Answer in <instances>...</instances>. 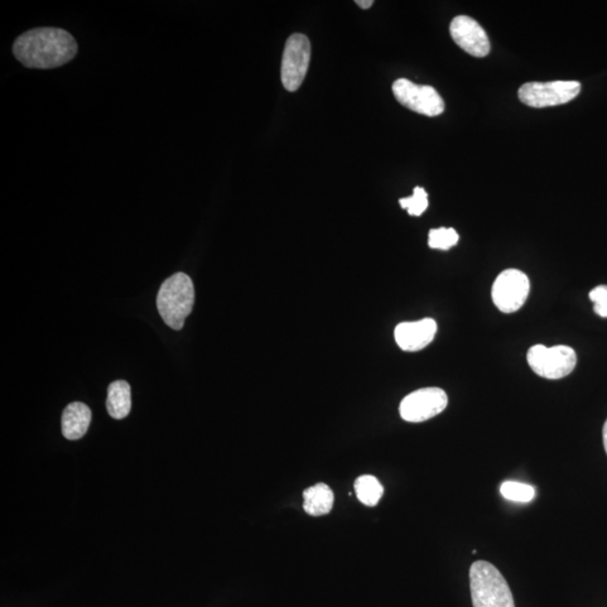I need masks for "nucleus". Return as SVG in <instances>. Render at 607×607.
<instances>
[{
  "label": "nucleus",
  "instance_id": "obj_7",
  "mask_svg": "<svg viewBox=\"0 0 607 607\" xmlns=\"http://www.w3.org/2000/svg\"><path fill=\"white\" fill-rule=\"evenodd\" d=\"M393 93L399 104L417 114L435 118L445 110V101L431 86L417 85L402 78L393 84Z\"/></svg>",
  "mask_w": 607,
  "mask_h": 607
},
{
  "label": "nucleus",
  "instance_id": "obj_12",
  "mask_svg": "<svg viewBox=\"0 0 607 607\" xmlns=\"http://www.w3.org/2000/svg\"><path fill=\"white\" fill-rule=\"evenodd\" d=\"M90 422V408L84 403H71L67 405L64 413H62V435L67 440H79L88 431Z\"/></svg>",
  "mask_w": 607,
  "mask_h": 607
},
{
  "label": "nucleus",
  "instance_id": "obj_3",
  "mask_svg": "<svg viewBox=\"0 0 607 607\" xmlns=\"http://www.w3.org/2000/svg\"><path fill=\"white\" fill-rule=\"evenodd\" d=\"M469 578L474 607H515L508 581L491 563L483 561L472 563Z\"/></svg>",
  "mask_w": 607,
  "mask_h": 607
},
{
  "label": "nucleus",
  "instance_id": "obj_20",
  "mask_svg": "<svg viewBox=\"0 0 607 607\" xmlns=\"http://www.w3.org/2000/svg\"><path fill=\"white\" fill-rule=\"evenodd\" d=\"M355 4L358 5L360 8L368 9L373 6L374 2L373 0H358Z\"/></svg>",
  "mask_w": 607,
  "mask_h": 607
},
{
  "label": "nucleus",
  "instance_id": "obj_10",
  "mask_svg": "<svg viewBox=\"0 0 607 607\" xmlns=\"http://www.w3.org/2000/svg\"><path fill=\"white\" fill-rule=\"evenodd\" d=\"M450 34L456 45L468 55L476 57L489 56L490 43L488 33L474 18L465 15L455 17L450 24Z\"/></svg>",
  "mask_w": 607,
  "mask_h": 607
},
{
  "label": "nucleus",
  "instance_id": "obj_11",
  "mask_svg": "<svg viewBox=\"0 0 607 607\" xmlns=\"http://www.w3.org/2000/svg\"><path fill=\"white\" fill-rule=\"evenodd\" d=\"M437 331V323L432 319L404 322L395 329V340L402 350L407 351V353H417L431 344Z\"/></svg>",
  "mask_w": 607,
  "mask_h": 607
},
{
  "label": "nucleus",
  "instance_id": "obj_19",
  "mask_svg": "<svg viewBox=\"0 0 607 607\" xmlns=\"http://www.w3.org/2000/svg\"><path fill=\"white\" fill-rule=\"evenodd\" d=\"M590 300L594 303V311L597 315L607 319V286L601 285L590 293Z\"/></svg>",
  "mask_w": 607,
  "mask_h": 607
},
{
  "label": "nucleus",
  "instance_id": "obj_15",
  "mask_svg": "<svg viewBox=\"0 0 607 607\" xmlns=\"http://www.w3.org/2000/svg\"><path fill=\"white\" fill-rule=\"evenodd\" d=\"M355 490L360 502L370 508L377 505L384 495L383 485L375 476L371 475H364L356 478Z\"/></svg>",
  "mask_w": 607,
  "mask_h": 607
},
{
  "label": "nucleus",
  "instance_id": "obj_13",
  "mask_svg": "<svg viewBox=\"0 0 607 607\" xmlns=\"http://www.w3.org/2000/svg\"><path fill=\"white\" fill-rule=\"evenodd\" d=\"M106 407L115 420H123L131 412V386L125 380H117L109 385Z\"/></svg>",
  "mask_w": 607,
  "mask_h": 607
},
{
  "label": "nucleus",
  "instance_id": "obj_14",
  "mask_svg": "<svg viewBox=\"0 0 607 607\" xmlns=\"http://www.w3.org/2000/svg\"><path fill=\"white\" fill-rule=\"evenodd\" d=\"M334 504V491L325 484H316L304 491V509L312 517L329 514Z\"/></svg>",
  "mask_w": 607,
  "mask_h": 607
},
{
  "label": "nucleus",
  "instance_id": "obj_1",
  "mask_svg": "<svg viewBox=\"0 0 607 607\" xmlns=\"http://www.w3.org/2000/svg\"><path fill=\"white\" fill-rule=\"evenodd\" d=\"M14 56L31 69H55L70 62L78 45L69 32L56 27H40L23 33L13 46Z\"/></svg>",
  "mask_w": 607,
  "mask_h": 607
},
{
  "label": "nucleus",
  "instance_id": "obj_21",
  "mask_svg": "<svg viewBox=\"0 0 607 607\" xmlns=\"http://www.w3.org/2000/svg\"><path fill=\"white\" fill-rule=\"evenodd\" d=\"M603 441H604L605 451H606V454H607V420H606V422L604 424V427H603Z\"/></svg>",
  "mask_w": 607,
  "mask_h": 607
},
{
  "label": "nucleus",
  "instance_id": "obj_16",
  "mask_svg": "<svg viewBox=\"0 0 607 607\" xmlns=\"http://www.w3.org/2000/svg\"><path fill=\"white\" fill-rule=\"evenodd\" d=\"M500 494L503 498L512 502L529 503L536 496V490L532 486L518 483V481H505L500 486Z\"/></svg>",
  "mask_w": 607,
  "mask_h": 607
},
{
  "label": "nucleus",
  "instance_id": "obj_18",
  "mask_svg": "<svg viewBox=\"0 0 607 607\" xmlns=\"http://www.w3.org/2000/svg\"><path fill=\"white\" fill-rule=\"evenodd\" d=\"M399 205L411 216H421L428 207L427 192L422 187L414 188L413 195L399 200Z\"/></svg>",
  "mask_w": 607,
  "mask_h": 607
},
{
  "label": "nucleus",
  "instance_id": "obj_5",
  "mask_svg": "<svg viewBox=\"0 0 607 607\" xmlns=\"http://www.w3.org/2000/svg\"><path fill=\"white\" fill-rule=\"evenodd\" d=\"M578 81H550V83H528L520 87L519 98L533 108H551L570 103L580 95Z\"/></svg>",
  "mask_w": 607,
  "mask_h": 607
},
{
  "label": "nucleus",
  "instance_id": "obj_17",
  "mask_svg": "<svg viewBox=\"0 0 607 607\" xmlns=\"http://www.w3.org/2000/svg\"><path fill=\"white\" fill-rule=\"evenodd\" d=\"M459 242V234L452 228L433 229L428 233V247L437 250H449Z\"/></svg>",
  "mask_w": 607,
  "mask_h": 607
},
{
  "label": "nucleus",
  "instance_id": "obj_8",
  "mask_svg": "<svg viewBox=\"0 0 607 607\" xmlns=\"http://www.w3.org/2000/svg\"><path fill=\"white\" fill-rule=\"evenodd\" d=\"M530 281L521 270L508 269L499 274L491 289L496 307L503 313H514L527 302Z\"/></svg>",
  "mask_w": 607,
  "mask_h": 607
},
{
  "label": "nucleus",
  "instance_id": "obj_6",
  "mask_svg": "<svg viewBox=\"0 0 607 607\" xmlns=\"http://www.w3.org/2000/svg\"><path fill=\"white\" fill-rule=\"evenodd\" d=\"M311 61V43L304 34L288 38L282 61V83L288 91H296L305 79Z\"/></svg>",
  "mask_w": 607,
  "mask_h": 607
},
{
  "label": "nucleus",
  "instance_id": "obj_2",
  "mask_svg": "<svg viewBox=\"0 0 607 607\" xmlns=\"http://www.w3.org/2000/svg\"><path fill=\"white\" fill-rule=\"evenodd\" d=\"M195 304V288L190 276L178 273L163 282L157 296L159 314L172 330L184 327Z\"/></svg>",
  "mask_w": 607,
  "mask_h": 607
},
{
  "label": "nucleus",
  "instance_id": "obj_9",
  "mask_svg": "<svg viewBox=\"0 0 607 607\" xmlns=\"http://www.w3.org/2000/svg\"><path fill=\"white\" fill-rule=\"evenodd\" d=\"M447 406L448 396L445 390L427 387L407 395L399 405V414L406 422L420 423L438 416Z\"/></svg>",
  "mask_w": 607,
  "mask_h": 607
},
{
  "label": "nucleus",
  "instance_id": "obj_4",
  "mask_svg": "<svg viewBox=\"0 0 607 607\" xmlns=\"http://www.w3.org/2000/svg\"><path fill=\"white\" fill-rule=\"evenodd\" d=\"M528 364L540 377L561 379L572 373L577 365L575 350L567 345L551 348L543 345H533L528 351Z\"/></svg>",
  "mask_w": 607,
  "mask_h": 607
}]
</instances>
